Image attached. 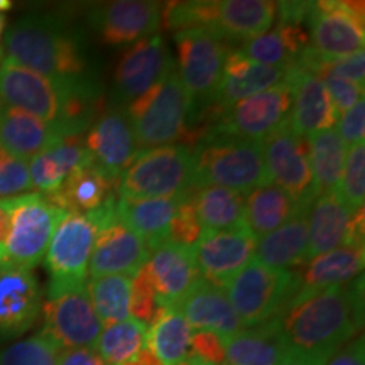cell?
<instances>
[{"mask_svg": "<svg viewBox=\"0 0 365 365\" xmlns=\"http://www.w3.org/2000/svg\"><path fill=\"white\" fill-rule=\"evenodd\" d=\"M289 349L330 359L364 325V279L318 291H294L277 314Z\"/></svg>", "mask_w": 365, "mask_h": 365, "instance_id": "obj_1", "label": "cell"}, {"mask_svg": "<svg viewBox=\"0 0 365 365\" xmlns=\"http://www.w3.org/2000/svg\"><path fill=\"white\" fill-rule=\"evenodd\" d=\"M7 59L53 80L86 76L83 44L61 21L48 16L19 19L6 34Z\"/></svg>", "mask_w": 365, "mask_h": 365, "instance_id": "obj_2", "label": "cell"}, {"mask_svg": "<svg viewBox=\"0 0 365 365\" xmlns=\"http://www.w3.org/2000/svg\"><path fill=\"white\" fill-rule=\"evenodd\" d=\"M193 154L195 186H222L249 195L267 185L262 145L252 140L207 130Z\"/></svg>", "mask_w": 365, "mask_h": 365, "instance_id": "obj_3", "label": "cell"}, {"mask_svg": "<svg viewBox=\"0 0 365 365\" xmlns=\"http://www.w3.org/2000/svg\"><path fill=\"white\" fill-rule=\"evenodd\" d=\"M139 148H161L180 140L191 115V100L175 66L164 78L125 107Z\"/></svg>", "mask_w": 365, "mask_h": 365, "instance_id": "obj_4", "label": "cell"}, {"mask_svg": "<svg viewBox=\"0 0 365 365\" xmlns=\"http://www.w3.org/2000/svg\"><path fill=\"white\" fill-rule=\"evenodd\" d=\"M195 188L191 149L171 144L140 150L118 180V198H176Z\"/></svg>", "mask_w": 365, "mask_h": 365, "instance_id": "obj_5", "label": "cell"}, {"mask_svg": "<svg viewBox=\"0 0 365 365\" xmlns=\"http://www.w3.org/2000/svg\"><path fill=\"white\" fill-rule=\"evenodd\" d=\"M296 291V272L252 259L227 284V296L244 328L276 318Z\"/></svg>", "mask_w": 365, "mask_h": 365, "instance_id": "obj_6", "label": "cell"}, {"mask_svg": "<svg viewBox=\"0 0 365 365\" xmlns=\"http://www.w3.org/2000/svg\"><path fill=\"white\" fill-rule=\"evenodd\" d=\"M9 202L11 228L4 242L6 261L31 271L46 257L54 230L66 213L38 191Z\"/></svg>", "mask_w": 365, "mask_h": 365, "instance_id": "obj_7", "label": "cell"}, {"mask_svg": "<svg viewBox=\"0 0 365 365\" xmlns=\"http://www.w3.org/2000/svg\"><path fill=\"white\" fill-rule=\"evenodd\" d=\"M178 73L195 103H213L227 58L225 39L208 27H191L175 33Z\"/></svg>", "mask_w": 365, "mask_h": 365, "instance_id": "obj_8", "label": "cell"}, {"mask_svg": "<svg viewBox=\"0 0 365 365\" xmlns=\"http://www.w3.org/2000/svg\"><path fill=\"white\" fill-rule=\"evenodd\" d=\"M98 227L88 215L66 213L58 223L46 252L48 294L88 284V267Z\"/></svg>", "mask_w": 365, "mask_h": 365, "instance_id": "obj_9", "label": "cell"}, {"mask_svg": "<svg viewBox=\"0 0 365 365\" xmlns=\"http://www.w3.org/2000/svg\"><path fill=\"white\" fill-rule=\"evenodd\" d=\"M41 309L44 317L41 333L61 350L93 349L97 344L102 323L91 304L88 284L48 294Z\"/></svg>", "mask_w": 365, "mask_h": 365, "instance_id": "obj_10", "label": "cell"}, {"mask_svg": "<svg viewBox=\"0 0 365 365\" xmlns=\"http://www.w3.org/2000/svg\"><path fill=\"white\" fill-rule=\"evenodd\" d=\"M293 93L286 83L255 93L227 108H218V124L212 130L261 144L289 122Z\"/></svg>", "mask_w": 365, "mask_h": 365, "instance_id": "obj_11", "label": "cell"}, {"mask_svg": "<svg viewBox=\"0 0 365 365\" xmlns=\"http://www.w3.org/2000/svg\"><path fill=\"white\" fill-rule=\"evenodd\" d=\"M261 145L267 181L287 191L303 207H312L318 195L309 166L308 140L296 135L287 122Z\"/></svg>", "mask_w": 365, "mask_h": 365, "instance_id": "obj_12", "label": "cell"}, {"mask_svg": "<svg viewBox=\"0 0 365 365\" xmlns=\"http://www.w3.org/2000/svg\"><path fill=\"white\" fill-rule=\"evenodd\" d=\"M364 2L319 0L308 21L309 44L322 56L335 59L362 51L365 43Z\"/></svg>", "mask_w": 365, "mask_h": 365, "instance_id": "obj_13", "label": "cell"}, {"mask_svg": "<svg viewBox=\"0 0 365 365\" xmlns=\"http://www.w3.org/2000/svg\"><path fill=\"white\" fill-rule=\"evenodd\" d=\"M68 80H53L11 59L0 63V102L59 125Z\"/></svg>", "mask_w": 365, "mask_h": 365, "instance_id": "obj_14", "label": "cell"}, {"mask_svg": "<svg viewBox=\"0 0 365 365\" xmlns=\"http://www.w3.org/2000/svg\"><path fill=\"white\" fill-rule=\"evenodd\" d=\"M176 63L161 34L144 38L122 54L113 75V107L127 105L159 83Z\"/></svg>", "mask_w": 365, "mask_h": 365, "instance_id": "obj_15", "label": "cell"}, {"mask_svg": "<svg viewBox=\"0 0 365 365\" xmlns=\"http://www.w3.org/2000/svg\"><path fill=\"white\" fill-rule=\"evenodd\" d=\"M257 247L255 237L247 225L230 230H203L195 245L200 277L223 287L252 261Z\"/></svg>", "mask_w": 365, "mask_h": 365, "instance_id": "obj_16", "label": "cell"}, {"mask_svg": "<svg viewBox=\"0 0 365 365\" xmlns=\"http://www.w3.org/2000/svg\"><path fill=\"white\" fill-rule=\"evenodd\" d=\"M83 144L91 163L113 180H120L140 154L125 108L120 107L103 110L86 132Z\"/></svg>", "mask_w": 365, "mask_h": 365, "instance_id": "obj_17", "label": "cell"}, {"mask_svg": "<svg viewBox=\"0 0 365 365\" xmlns=\"http://www.w3.org/2000/svg\"><path fill=\"white\" fill-rule=\"evenodd\" d=\"M163 7L150 0H115L90 11V24L107 46H124L158 34Z\"/></svg>", "mask_w": 365, "mask_h": 365, "instance_id": "obj_18", "label": "cell"}, {"mask_svg": "<svg viewBox=\"0 0 365 365\" xmlns=\"http://www.w3.org/2000/svg\"><path fill=\"white\" fill-rule=\"evenodd\" d=\"M43 307L39 282L29 269L0 261V336H17L34 325Z\"/></svg>", "mask_w": 365, "mask_h": 365, "instance_id": "obj_19", "label": "cell"}, {"mask_svg": "<svg viewBox=\"0 0 365 365\" xmlns=\"http://www.w3.org/2000/svg\"><path fill=\"white\" fill-rule=\"evenodd\" d=\"M284 83L293 93L289 127L296 135L308 139L317 132L333 129L336 125L339 115L330 95L314 73L293 65L286 68Z\"/></svg>", "mask_w": 365, "mask_h": 365, "instance_id": "obj_20", "label": "cell"}, {"mask_svg": "<svg viewBox=\"0 0 365 365\" xmlns=\"http://www.w3.org/2000/svg\"><path fill=\"white\" fill-rule=\"evenodd\" d=\"M150 250L145 242L115 217L98 228L90 259V276L124 274L134 277L149 261Z\"/></svg>", "mask_w": 365, "mask_h": 365, "instance_id": "obj_21", "label": "cell"}, {"mask_svg": "<svg viewBox=\"0 0 365 365\" xmlns=\"http://www.w3.org/2000/svg\"><path fill=\"white\" fill-rule=\"evenodd\" d=\"M145 271L161 307H176L195 281L200 279L195 247H182L168 240L150 249Z\"/></svg>", "mask_w": 365, "mask_h": 365, "instance_id": "obj_22", "label": "cell"}, {"mask_svg": "<svg viewBox=\"0 0 365 365\" xmlns=\"http://www.w3.org/2000/svg\"><path fill=\"white\" fill-rule=\"evenodd\" d=\"M176 308L185 317L190 328L215 333L223 341L244 328L223 287L212 284L202 277L195 281Z\"/></svg>", "mask_w": 365, "mask_h": 365, "instance_id": "obj_23", "label": "cell"}, {"mask_svg": "<svg viewBox=\"0 0 365 365\" xmlns=\"http://www.w3.org/2000/svg\"><path fill=\"white\" fill-rule=\"evenodd\" d=\"M277 4L271 0H212L208 29L223 39L245 41L257 38L276 22Z\"/></svg>", "mask_w": 365, "mask_h": 365, "instance_id": "obj_24", "label": "cell"}, {"mask_svg": "<svg viewBox=\"0 0 365 365\" xmlns=\"http://www.w3.org/2000/svg\"><path fill=\"white\" fill-rule=\"evenodd\" d=\"M115 190H118V180L105 175L90 159L76 168L54 193L46 195V198L65 213L90 215L115 200Z\"/></svg>", "mask_w": 365, "mask_h": 365, "instance_id": "obj_25", "label": "cell"}, {"mask_svg": "<svg viewBox=\"0 0 365 365\" xmlns=\"http://www.w3.org/2000/svg\"><path fill=\"white\" fill-rule=\"evenodd\" d=\"M284 68L261 65L244 56L239 49H234L227 53L222 80L213 103L218 108H227L240 100L284 83Z\"/></svg>", "mask_w": 365, "mask_h": 365, "instance_id": "obj_26", "label": "cell"}, {"mask_svg": "<svg viewBox=\"0 0 365 365\" xmlns=\"http://www.w3.org/2000/svg\"><path fill=\"white\" fill-rule=\"evenodd\" d=\"M63 134L56 125L17 108L0 110V148L12 156L29 163L58 140Z\"/></svg>", "mask_w": 365, "mask_h": 365, "instance_id": "obj_27", "label": "cell"}, {"mask_svg": "<svg viewBox=\"0 0 365 365\" xmlns=\"http://www.w3.org/2000/svg\"><path fill=\"white\" fill-rule=\"evenodd\" d=\"M365 250L360 247H339L319 254L304 262L296 272V291H318L331 286H345L364 271Z\"/></svg>", "mask_w": 365, "mask_h": 365, "instance_id": "obj_28", "label": "cell"}, {"mask_svg": "<svg viewBox=\"0 0 365 365\" xmlns=\"http://www.w3.org/2000/svg\"><path fill=\"white\" fill-rule=\"evenodd\" d=\"M350 217L352 212L336 190L314 200L308 212L307 262L319 254L344 247Z\"/></svg>", "mask_w": 365, "mask_h": 365, "instance_id": "obj_29", "label": "cell"}, {"mask_svg": "<svg viewBox=\"0 0 365 365\" xmlns=\"http://www.w3.org/2000/svg\"><path fill=\"white\" fill-rule=\"evenodd\" d=\"M289 349L277 318L242 328L225 341L223 365H276Z\"/></svg>", "mask_w": 365, "mask_h": 365, "instance_id": "obj_30", "label": "cell"}, {"mask_svg": "<svg viewBox=\"0 0 365 365\" xmlns=\"http://www.w3.org/2000/svg\"><path fill=\"white\" fill-rule=\"evenodd\" d=\"M88 161L90 156L85 149L83 135L63 137L51 148L31 159L29 178L33 190L43 195L54 193L76 168Z\"/></svg>", "mask_w": 365, "mask_h": 365, "instance_id": "obj_31", "label": "cell"}, {"mask_svg": "<svg viewBox=\"0 0 365 365\" xmlns=\"http://www.w3.org/2000/svg\"><path fill=\"white\" fill-rule=\"evenodd\" d=\"M181 196L145 200L117 198V217L130 230H134L150 250L168 240L170 223L181 202Z\"/></svg>", "mask_w": 365, "mask_h": 365, "instance_id": "obj_32", "label": "cell"}, {"mask_svg": "<svg viewBox=\"0 0 365 365\" xmlns=\"http://www.w3.org/2000/svg\"><path fill=\"white\" fill-rule=\"evenodd\" d=\"M309 46L308 31L303 26L277 21L267 33L242 43L239 51L255 63L286 70L294 65L301 53Z\"/></svg>", "mask_w": 365, "mask_h": 365, "instance_id": "obj_33", "label": "cell"}, {"mask_svg": "<svg viewBox=\"0 0 365 365\" xmlns=\"http://www.w3.org/2000/svg\"><path fill=\"white\" fill-rule=\"evenodd\" d=\"M309 208L296 202L277 185L267 182L245 195V225L261 239Z\"/></svg>", "mask_w": 365, "mask_h": 365, "instance_id": "obj_34", "label": "cell"}, {"mask_svg": "<svg viewBox=\"0 0 365 365\" xmlns=\"http://www.w3.org/2000/svg\"><path fill=\"white\" fill-rule=\"evenodd\" d=\"M308 212L299 213L271 234L257 239L255 261L267 267L284 271L307 262Z\"/></svg>", "mask_w": 365, "mask_h": 365, "instance_id": "obj_35", "label": "cell"}, {"mask_svg": "<svg viewBox=\"0 0 365 365\" xmlns=\"http://www.w3.org/2000/svg\"><path fill=\"white\" fill-rule=\"evenodd\" d=\"M191 328L176 307H163L148 327L145 349L161 365H181L190 350Z\"/></svg>", "mask_w": 365, "mask_h": 365, "instance_id": "obj_36", "label": "cell"}, {"mask_svg": "<svg viewBox=\"0 0 365 365\" xmlns=\"http://www.w3.org/2000/svg\"><path fill=\"white\" fill-rule=\"evenodd\" d=\"M191 200L203 230H230L245 225V195L222 186H200Z\"/></svg>", "mask_w": 365, "mask_h": 365, "instance_id": "obj_37", "label": "cell"}, {"mask_svg": "<svg viewBox=\"0 0 365 365\" xmlns=\"http://www.w3.org/2000/svg\"><path fill=\"white\" fill-rule=\"evenodd\" d=\"M309 166L317 195H325L339 188L344 173L346 149L335 127L308 137Z\"/></svg>", "mask_w": 365, "mask_h": 365, "instance_id": "obj_38", "label": "cell"}, {"mask_svg": "<svg viewBox=\"0 0 365 365\" xmlns=\"http://www.w3.org/2000/svg\"><path fill=\"white\" fill-rule=\"evenodd\" d=\"M130 284L132 277L124 274L90 277V299L103 327L130 318Z\"/></svg>", "mask_w": 365, "mask_h": 365, "instance_id": "obj_39", "label": "cell"}, {"mask_svg": "<svg viewBox=\"0 0 365 365\" xmlns=\"http://www.w3.org/2000/svg\"><path fill=\"white\" fill-rule=\"evenodd\" d=\"M145 333L148 325L134 318H127L105 327L93 349L107 365H120L145 349Z\"/></svg>", "mask_w": 365, "mask_h": 365, "instance_id": "obj_40", "label": "cell"}, {"mask_svg": "<svg viewBox=\"0 0 365 365\" xmlns=\"http://www.w3.org/2000/svg\"><path fill=\"white\" fill-rule=\"evenodd\" d=\"M61 349L44 333L0 350V365H56Z\"/></svg>", "mask_w": 365, "mask_h": 365, "instance_id": "obj_41", "label": "cell"}, {"mask_svg": "<svg viewBox=\"0 0 365 365\" xmlns=\"http://www.w3.org/2000/svg\"><path fill=\"white\" fill-rule=\"evenodd\" d=\"M340 198L350 212L364 208L365 200V144L359 143L350 148L345 158L344 173L339 188Z\"/></svg>", "mask_w": 365, "mask_h": 365, "instance_id": "obj_42", "label": "cell"}, {"mask_svg": "<svg viewBox=\"0 0 365 365\" xmlns=\"http://www.w3.org/2000/svg\"><path fill=\"white\" fill-rule=\"evenodd\" d=\"M195 190L181 196V202L178 205L175 217L170 223V230H168V242L182 245V247H195L203 234V227L196 215L193 200H191Z\"/></svg>", "mask_w": 365, "mask_h": 365, "instance_id": "obj_43", "label": "cell"}, {"mask_svg": "<svg viewBox=\"0 0 365 365\" xmlns=\"http://www.w3.org/2000/svg\"><path fill=\"white\" fill-rule=\"evenodd\" d=\"M33 190L29 163L12 156L0 148V202L22 196Z\"/></svg>", "mask_w": 365, "mask_h": 365, "instance_id": "obj_44", "label": "cell"}, {"mask_svg": "<svg viewBox=\"0 0 365 365\" xmlns=\"http://www.w3.org/2000/svg\"><path fill=\"white\" fill-rule=\"evenodd\" d=\"M163 307L159 304L158 294L154 291L153 282L149 279V274L145 271V264L139 269V272L132 277L130 284V318L137 319V322L144 323V325H150L153 319Z\"/></svg>", "mask_w": 365, "mask_h": 365, "instance_id": "obj_45", "label": "cell"}, {"mask_svg": "<svg viewBox=\"0 0 365 365\" xmlns=\"http://www.w3.org/2000/svg\"><path fill=\"white\" fill-rule=\"evenodd\" d=\"M188 365H223L225 364V341L212 331H191Z\"/></svg>", "mask_w": 365, "mask_h": 365, "instance_id": "obj_46", "label": "cell"}, {"mask_svg": "<svg viewBox=\"0 0 365 365\" xmlns=\"http://www.w3.org/2000/svg\"><path fill=\"white\" fill-rule=\"evenodd\" d=\"M318 78L325 85L328 95H330L333 102V107H335L336 115H344L359 100L364 98V86L355 85L349 80L339 78V76L328 75V73L318 75Z\"/></svg>", "mask_w": 365, "mask_h": 365, "instance_id": "obj_47", "label": "cell"}, {"mask_svg": "<svg viewBox=\"0 0 365 365\" xmlns=\"http://www.w3.org/2000/svg\"><path fill=\"white\" fill-rule=\"evenodd\" d=\"M336 132L344 144H349L350 148L359 143H364L365 135V102L364 98L359 100L350 110H346L344 115H340L336 120Z\"/></svg>", "mask_w": 365, "mask_h": 365, "instance_id": "obj_48", "label": "cell"}, {"mask_svg": "<svg viewBox=\"0 0 365 365\" xmlns=\"http://www.w3.org/2000/svg\"><path fill=\"white\" fill-rule=\"evenodd\" d=\"M325 365H365L364 336H355L349 344L336 350Z\"/></svg>", "mask_w": 365, "mask_h": 365, "instance_id": "obj_49", "label": "cell"}, {"mask_svg": "<svg viewBox=\"0 0 365 365\" xmlns=\"http://www.w3.org/2000/svg\"><path fill=\"white\" fill-rule=\"evenodd\" d=\"M56 365H107L95 349H66L58 355Z\"/></svg>", "mask_w": 365, "mask_h": 365, "instance_id": "obj_50", "label": "cell"}, {"mask_svg": "<svg viewBox=\"0 0 365 365\" xmlns=\"http://www.w3.org/2000/svg\"><path fill=\"white\" fill-rule=\"evenodd\" d=\"M327 360L328 359L319 357V355L304 354L299 352V350L287 349L276 365H325Z\"/></svg>", "mask_w": 365, "mask_h": 365, "instance_id": "obj_51", "label": "cell"}, {"mask_svg": "<svg viewBox=\"0 0 365 365\" xmlns=\"http://www.w3.org/2000/svg\"><path fill=\"white\" fill-rule=\"evenodd\" d=\"M11 228V202L2 200L0 202V244H4Z\"/></svg>", "mask_w": 365, "mask_h": 365, "instance_id": "obj_52", "label": "cell"}, {"mask_svg": "<svg viewBox=\"0 0 365 365\" xmlns=\"http://www.w3.org/2000/svg\"><path fill=\"white\" fill-rule=\"evenodd\" d=\"M120 365H161V364L158 362L156 357H154V355L150 354L148 349H144L143 352H140L139 355H135V357L129 360V362H124Z\"/></svg>", "mask_w": 365, "mask_h": 365, "instance_id": "obj_53", "label": "cell"}, {"mask_svg": "<svg viewBox=\"0 0 365 365\" xmlns=\"http://www.w3.org/2000/svg\"><path fill=\"white\" fill-rule=\"evenodd\" d=\"M6 26H7L6 16L0 14V58H2V36H4V31H6Z\"/></svg>", "mask_w": 365, "mask_h": 365, "instance_id": "obj_54", "label": "cell"}, {"mask_svg": "<svg viewBox=\"0 0 365 365\" xmlns=\"http://www.w3.org/2000/svg\"><path fill=\"white\" fill-rule=\"evenodd\" d=\"M9 9H12L11 0H0V12L9 11Z\"/></svg>", "mask_w": 365, "mask_h": 365, "instance_id": "obj_55", "label": "cell"}, {"mask_svg": "<svg viewBox=\"0 0 365 365\" xmlns=\"http://www.w3.org/2000/svg\"><path fill=\"white\" fill-rule=\"evenodd\" d=\"M0 261H6V250H4V244H0Z\"/></svg>", "mask_w": 365, "mask_h": 365, "instance_id": "obj_56", "label": "cell"}, {"mask_svg": "<svg viewBox=\"0 0 365 365\" xmlns=\"http://www.w3.org/2000/svg\"><path fill=\"white\" fill-rule=\"evenodd\" d=\"M0 110H2V107H0Z\"/></svg>", "mask_w": 365, "mask_h": 365, "instance_id": "obj_57", "label": "cell"}]
</instances>
